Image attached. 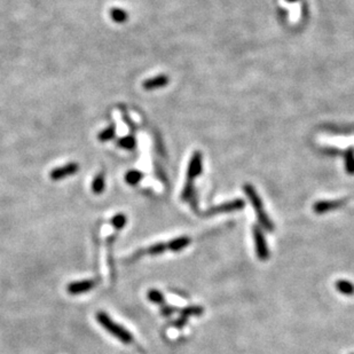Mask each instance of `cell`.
Wrapping results in <instances>:
<instances>
[{
  "label": "cell",
  "instance_id": "3",
  "mask_svg": "<svg viewBox=\"0 0 354 354\" xmlns=\"http://www.w3.org/2000/svg\"><path fill=\"white\" fill-rule=\"evenodd\" d=\"M244 206H246V202H244L242 199L233 200L231 202H225L220 204V205L211 207V209L205 211V216H214V214L235 212V211L242 210Z\"/></svg>",
  "mask_w": 354,
  "mask_h": 354
},
{
  "label": "cell",
  "instance_id": "26",
  "mask_svg": "<svg viewBox=\"0 0 354 354\" xmlns=\"http://www.w3.org/2000/svg\"><path fill=\"white\" fill-rule=\"evenodd\" d=\"M351 354H354V353H351Z\"/></svg>",
  "mask_w": 354,
  "mask_h": 354
},
{
  "label": "cell",
  "instance_id": "1",
  "mask_svg": "<svg viewBox=\"0 0 354 354\" xmlns=\"http://www.w3.org/2000/svg\"><path fill=\"white\" fill-rule=\"evenodd\" d=\"M96 319L109 334H111L114 337L117 338L118 341L124 343V344H131V343L133 342L132 334H131L129 330H126L124 327L114 322L107 313L98 312L96 315Z\"/></svg>",
  "mask_w": 354,
  "mask_h": 354
},
{
  "label": "cell",
  "instance_id": "20",
  "mask_svg": "<svg viewBox=\"0 0 354 354\" xmlns=\"http://www.w3.org/2000/svg\"><path fill=\"white\" fill-rule=\"evenodd\" d=\"M165 251H167V243L158 242L149 247L148 249L146 250V253L151 254V256H158V254L165 253Z\"/></svg>",
  "mask_w": 354,
  "mask_h": 354
},
{
  "label": "cell",
  "instance_id": "7",
  "mask_svg": "<svg viewBox=\"0 0 354 354\" xmlns=\"http://www.w3.org/2000/svg\"><path fill=\"white\" fill-rule=\"evenodd\" d=\"M96 286H97L96 280L76 281V282L68 284L67 291L70 295H80V294H85V293H87V291L92 290Z\"/></svg>",
  "mask_w": 354,
  "mask_h": 354
},
{
  "label": "cell",
  "instance_id": "22",
  "mask_svg": "<svg viewBox=\"0 0 354 354\" xmlns=\"http://www.w3.org/2000/svg\"><path fill=\"white\" fill-rule=\"evenodd\" d=\"M193 196H194V185H193V181L187 180L184 189H182L181 199L184 201H188V200H192Z\"/></svg>",
  "mask_w": 354,
  "mask_h": 354
},
{
  "label": "cell",
  "instance_id": "21",
  "mask_svg": "<svg viewBox=\"0 0 354 354\" xmlns=\"http://www.w3.org/2000/svg\"><path fill=\"white\" fill-rule=\"evenodd\" d=\"M126 224H127V217L124 213L115 214L111 219V225L114 226L116 229H118V231L125 227Z\"/></svg>",
  "mask_w": 354,
  "mask_h": 354
},
{
  "label": "cell",
  "instance_id": "25",
  "mask_svg": "<svg viewBox=\"0 0 354 354\" xmlns=\"http://www.w3.org/2000/svg\"><path fill=\"white\" fill-rule=\"evenodd\" d=\"M286 1H287V2H291V3H293V2H297V1H301V0H286Z\"/></svg>",
  "mask_w": 354,
  "mask_h": 354
},
{
  "label": "cell",
  "instance_id": "16",
  "mask_svg": "<svg viewBox=\"0 0 354 354\" xmlns=\"http://www.w3.org/2000/svg\"><path fill=\"white\" fill-rule=\"evenodd\" d=\"M345 160V170L350 176H354V149L349 148L346 149L344 154Z\"/></svg>",
  "mask_w": 354,
  "mask_h": 354
},
{
  "label": "cell",
  "instance_id": "13",
  "mask_svg": "<svg viewBox=\"0 0 354 354\" xmlns=\"http://www.w3.org/2000/svg\"><path fill=\"white\" fill-rule=\"evenodd\" d=\"M105 187V179H104V174L100 172L98 173L96 177L93 179L92 182V192L96 195H101L102 193L104 191Z\"/></svg>",
  "mask_w": 354,
  "mask_h": 354
},
{
  "label": "cell",
  "instance_id": "8",
  "mask_svg": "<svg viewBox=\"0 0 354 354\" xmlns=\"http://www.w3.org/2000/svg\"><path fill=\"white\" fill-rule=\"evenodd\" d=\"M243 191L246 193V195L248 196V199H249L251 205L253 206L254 211H256V213L261 212V211H265L264 205H262V201L260 199V196L258 195V193L256 191V188L253 187V185L247 184L243 186Z\"/></svg>",
  "mask_w": 354,
  "mask_h": 354
},
{
  "label": "cell",
  "instance_id": "14",
  "mask_svg": "<svg viewBox=\"0 0 354 354\" xmlns=\"http://www.w3.org/2000/svg\"><path fill=\"white\" fill-rule=\"evenodd\" d=\"M116 136V127L114 124H110V125L105 127L101 131L100 133L98 134V140L101 142H108L112 140Z\"/></svg>",
  "mask_w": 354,
  "mask_h": 354
},
{
  "label": "cell",
  "instance_id": "6",
  "mask_svg": "<svg viewBox=\"0 0 354 354\" xmlns=\"http://www.w3.org/2000/svg\"><path fill=\"white\" fill-rule=\"evenodd\" d=\"M203 171V156L201 152H195L189 160L187 169V180L194 181V179L201 176Z\"/></svg>",
  "mask_w": 354,
  "mask_h": 354
},
{
  "label": "cell",
  "instance_id": "24",
  "mask_svg": "<svg viewBox=\"0 0 354 354\" xmlns=\"http://www.w3.org/2000/svg\"><path fill=\"white\" fill-rule=\"evenodd\" d=\"M188 317H186V316H180V317H178V319L174 321V326H176L177 328H179V329H181V328H184L186 324H187L188 322Z\"/></svg>",
  "mask_w": 354,
  "mask_h": 354
},
{
  "label": "cell",
  "instance_id": "5",
  "mask_svg": "<svg viewBox=\"0 0 354 354\" xmlns=\"http://www.w3.org/2000/svg\"><path fill=\"white\" fill-rule=\"evenodd\" d=\"M348 203V199L331 200V201H317L313 204V211L316 214H324L330 211L337 210L339 207L344 206Z\"/></svg>",
  "mask_w": 354,
  "mask_h": 354
},
{
  "label": "cell",
  "instance_id": "18",
  "mask_svg": "<svg viewBox=\"0 0 354 354\" xmlns=\"http://www.w3.org/2000/svg\"><path fill=\"white\" fill-rule=\"evenodd\" d=\"M181 313V316H200L202 315L204 313V308L202 306H197V305H193V306H188V307H185L179 311Z\"/></svg>",
  "mask_w": 354,
  "mask_h": 354
},
{
  "label": "cell",
  "instance_id": "19",
  "mask_svg": "<svg viewBox=\"0 0 354 354\" xmlns=\"http://www.w3.org/2000/svg\"><path fill=\"white\" fill-rule=\"evenodd\" d=\"M147 298L152 303H154V304H157V305H164V304H165V297H164V295L157 289H151V290H149L148 294H147Z\"/></svg>",
  "mask_w": 354,
  "mask_h": 354
},
{
  "label": "cell",
  "instance_id": "10",
  "mask_svg": "<svg viewBox=\"0 0 354 354\" xmlns=\"http://www.w3.org/2000/svg\"><path fill=\"white\" fill-rule=\"evenodd\" d=\"M192 240L188 236H180L177 239L171 240L167 242V250L172 251V253H179V251L184 250L186 247L189 246Z\"/></svg>",
  "mask_w": 354,
  "mask_h": 354
},
{
  "label": "cell",
  "instance_id": "17",
  "mask_svg": "<svg viewBox=\"0 0 354 354\" xmlns=\"http://www.w3.org/2000/svg\"><path fill=\"white\" fill-rule=\"evenodd\" d=\"M117 145L120 148L126 149V151H133L137 147V140L133 136H125L118 139Z\"/></svg>",
  "mask_w": 354,
  "mask_h": 354
},
{
  "label": "cell",
  "instance_id": "4",
  "mask_svg": "<svg viewBox=\"0 0 354 354\" xmlns=\"http://www.w3.org/2000/svg\"><path fill=\"white\" fill-rule=\"evenodd\" d=\"M79 171V165L77 162H69L65 165L57 166L50 172V179L53 181H60L63 179L75 176Z\"/></svg>",
  "mask_w": 354,
  "mask_h": 354
},
{
  "label": "cell",
  "instance_id": "23",
  "mask_svg": "<svg viewBox=\"0 0 354 354\" xmlns=\"http://www.w3.org/2000/svg\"><path fill=\"white\" fill-rule=\"evenodd\" d=\"M177 311H180V309H178L177 307H173V306H170V305H162V307H160V314L164 316H170Z\"/></svg>",
  "mask_w": 354,
  "mask_h": 354
},
{
  "label": "cell",
  "instance_id": "2",
  "mask_svg": "<svg viewBox=\"0 0 354 354\" xmlns=\"http://www.w3.org/2000/svg\"><path fill=\"white\" fill-rule=\"evenodd\" d=\"M253 235L254 246H256V253H257L258 259L261 261L268 260L269 249H268L267 242H266L262 228L259 227L258 225H253Z\"/></svg>",
  "mask_w": 354,
  "mask_h": 354
},
{
  "label": "cell",
  "instance_id": "15",
  "mask_svg": "<svg viewBox=\"0 0 354 354\" xmlns=\"http://www.w3.org/2000/svg\"><path fill=\"white\" fill-rule=\"evenodd\" d=\"M142 178H144V173H142L141 171H138V170L127 171L125 177H124L126 184H129L130 186L138 185L139 182L142 180Z\"/></svg>",
  "mask_w": 354,
  "mask_h": 354
},
{
  "label": "cell",
  "instance_id": "9",
  "mask_svg": "<svg viewBox=\"0 0 354 354\" xmlns=\"http://www.w3.org/2000/svg\"><path fill=\"white\" fill-rule=\"evenodd\" d=\"M169 82L170 79L166 75H158L155 76V77L146 79L145 82L142 83V87H144L146 91H154L167 86Z\"/></svg>",
  "mask_w": 354,
  "mask_h": 354
},
{
  "label": "cell",
  "instance_id": "11",
  "mask_svg": "<svg viewBox=\"0 0 354 354\" xmlns=\"http://www.w3.org/2000/svg\"><path fill=\"white\" fill-rule=\"evenodd\" d=\"M335 288L339 291V294L344 296L354 295V284L349 280H338L335 282Z\"/></svg>",
  "mask_w": 354,
  "mask_h": 354
},
{
  "label": "cell",
  "instance_id": "12",
  "mask_svg": "<svg viewBox=\"0 0 354 354\" xmlns=\"http://www.w3.org/2000/svg\"><path fill=\"white\" fill-rule=\"evenodd\" d=\"M109 14H110V19L117 24L125 23L129 20V13L126 10L119 8V7H112Z\"/></svg>",
  "mask_w": 354,
  "mask_h": 354
}]
</instances>
